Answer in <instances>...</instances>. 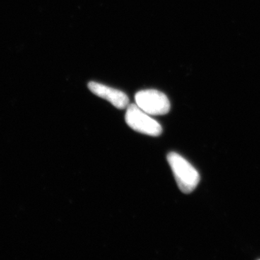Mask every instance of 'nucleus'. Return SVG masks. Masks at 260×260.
<instances>
[{
	"label": "nucleus",
	"instance_id": "nucleus-1",
	"mask_svg": "<svg viewBox=\"0 0 260 260\" xmlns=\"http://www.w3.org/2000/svg\"><path fill=\"white\" fill-rule=\"evenodd\" d=\"M167 160L179 189L184 194L192 192L200 180L198 171L192 167L190 162L174 152L169 153Z\"/></svg>",
	"mask_w": 260,
	"mask_h": 260
},
{
	"label": "nucleus",
	"instance_id": "nucleus-3",
	"mask_svg": "<svg viewBox=\"0 0 260 260\" xmlns=\"http://www.w3.org/2000/svg\"><path fill=\"white\" fill-rule=\"evenodd\" d=\"M137 106L150 116L165 115L170 111L169 99L157 90H144L135 95Z\"/></svg>",
	"mask_w": 260,
	"mask_h": 260
},
{
	"label": "nucleus",
	"instance_id": "nucleus-2",
	"mask_svg": "<svg viewBox=\"0 0 260 260\" xmlns=\"http://www.w3.org/2000/svg\"><path fill=\"white\" fill-rule=\"evenodd\" d=\"M125 121L130 128L138 133L153 137L161 135V125L143 112L137 104H129L126 108Z\"/></svg>",
	"mask_w": 260,
	"mask_h": 260
},
{
	"label": "nucleus",
	"instance_id": "nucleus-4",
	"mask_svg": "<svg viewBox=\"0 0 260 260\" xmlns=\"http://www.w3.org/2000/svg\"><path fill=\"white\" fill-rule=\"evenodd\" d=\"M88 86L92 93L110 102L117 109H126L129 105V98L121 90L93 81L90 82Z\"/></svg>",
	"mask_w": 260,
	"mask_h": 260
}]
</instances>
